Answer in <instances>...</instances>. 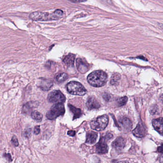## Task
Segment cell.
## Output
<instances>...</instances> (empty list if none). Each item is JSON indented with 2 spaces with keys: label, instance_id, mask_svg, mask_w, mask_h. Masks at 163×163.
I'll return each mask as SVG.
<instances>
[{
  "label": "cell",
  "instance_id": "11",
  "mask_svg": "<svg viewBox=\"0 0 163 163\" xmlns=\"http://www.w3.org/2000/svg\"><path fill=\"white\" fill-rule=\"evenodd\" d=\"M53 85L52 80L47 79H41L39 82V87L44 91H48L51 88Z\"/></svg>",
  "mask_w": 163,
  "mask_h": 163
},
{
  "label": "cell",
  "instance_id": "9",
  "mask_svg": "<svg viewBox=\"0 0 163 163\" xmlns=\"http://www.w3.org/2000/svg\"><path fill=\"white\" fill-rule=\"evenodd\" d=\"M146 128L145 125L139 123L135 129L132 131L134 135L137 137H143L146 135Z\"/></svg>",
  "mask_w": 163,
  "mask_h": 163
},
{
  "label": "cell",
  "instance_id": "3",
  "mask_svg": "<svg viewBox=\"0 0 163 163\" xmlns=\"http://www.w3.org/2000/svg\"><path fill=\"white\" fill-rule=\"evenodd\" d=\"M68 92L75 95L83 96L87 93V90L81 83L77 81H71L67 85Z\"/></svg>",
  "mask_w": 163,
  "mask_h": 163
},
{
  "label": "cell",
  "instance_id": "21",
  "mask_svg": "<svg viewBox=\"0 0 163 163\" xmlns=\"http://www.w3.org/2000/svg\"><path fill=\"white\" fill-rule=\"evenodd\" d=\"M128 101V98L127 97H123L120 98L117 101V104L119 106H123L125 105Z\"/></svg>",
  "mask_w": 163,
  "mask_h": 163
},
{
  "label": "cell",
  "instance_id": "5",
  "mask_svg": "<svg viewBox=\"0 0 163 163\" xmlns=\"http://www.w3.org/2000/svg\"><path fill=\"white\" fill-rule=\"evenodd\" d=\"M65 112V107L63 103H56L47 112L46 116L48 119L53 120L64 115Z\"/></svg>",
  "mask_w": 163,
  "mask_h": 163
},
{
  "label": "cell",
  "instance_id": "26",
  "mask_svg": "<svg viewBox=\"0 0 163 163\" xmlns=\"http://www.w3.org/2000/svg\"><path fill=\"white\" fill-rule=\"evenodd\" d=\"M76 132L74 131H69L68 132V135L70 136H74Z\"/></svg>",
  "mask_w": 163,
  "mask_h": 163
},
{
  "label": "cell",
  "instance_id": "19",
  "mask_svg": "<svg viewBox=\"0 0 163 163\" xmlns=\"http://www.w3.org/2000/svg\"><path fill=\"white\" fill-rule=\"evenodd\" d=\"M31 115L32 118L35 120L37 122H40L43 119V115L40 113L36 111L32 112Z\"/></svg>",
  "mask_w": 163,
  "mask_h": 163
},
{
  "label": "cell",
  "instance_id": "6",
  "mask_svg": "<svg viewBox=\"0 0 163 163\" xmlns=\"http://www.w3.org/2000/svg\"><path fill=\"white\" fill-rule=\"evenodd\" d=\"M113 138V135L111 134H108L102 137L100 141L96 146V152L100 154H104L107 153L108 147L106 142Z\"/></svg>",
  "mask_w": 163,
  "mask_h": 163
},
{
  "label": "cell",
  "instance_id": "4",
  "mask_svg": "<svg viewBox=\"0 0 163 163\" xmlns=\"http://www.w3.org/2000/svg\"><path fill=\"white\" fill-rule=\"evenodd\" d=\"M108 123V116L107 115H102L91 122V127L92 129L97 131H102L105 129Z\"/></svg>",
  "mask_w": 163,
  "mask_h": 163
},
{
  "label": "cell",
  "instance_id": "2",
  "mask_svg": "<svg viewBox=\"0 0 163 163\" xmlns=\"http://www.w3.org/2000/svg\"><path fill=\"white\" fill-rule=\"evenodd\" d=\"M107 75L102 70H96L88 76L87 80L91 85L95 87L103 86L107 81Z\"/></svg>",
  "mask_w": 163,
  "mask_h": 163
},
{
  "label": "cell",
  "instance_id": "23",
  "mask_svg": "<svg viewBox=\"0 0 163 163\" xmlns=\"http://www.w3.org/2000/svg\"><path fill=\"white\" fill-rule=\"evenodd\" d=\"M11 141H12V143L13 144L14 146H18V141L17 137L15 136H14L12 137Z\"/></svg>",
  "mask_w": 163,
  "mask_h": 163
},
{
  "label": "cell",
  "instance_id": "27",
  "mask_svg": "<svg viewBox=\"0 0 163 163\" xmlns=\"http://www.w3.org/2000/svg\"><path fill=\"white\" fill-rule=\"evenodd\" d=\"M31 130L28 129L27 130V131L25 132H24V135H25L26 137H29L30 135V134H31Z\"/></svg>",
  "mask_w": 163,
  "mask_h": 163
},
{
  "label": "cell",
  "instance_id": "18",
  "mask_svg": "<svg viewBox=\"0 0 163 163\" xmlns=\"http://www.w3.org/2000/svg\"><path fill=\"white\" fill-rule=\"evenodd\" d=\"M69 108L70 111L73 113L74 119L78 118L82 115L81 110L80 109L77 108L71 105H69Z\"/></svg>",
  "mask_w": 163,
  "mask_h": 163
},
{
  "label": "cell",
  "instance_id": "22",
  "mask_svg": "<svg viewBox=\"0 0 163 163\" xmlns=\"http://www.w3.org/2000/svg\"><path fill=\"white\" fill-rule=\"evenodd\" d=\"M120 78V75L119 74H115L113 75L112 80H111V83L113 84H114V83H116L118 80H119Z\"/></svg>",
  "mask_w": 163,
  "mask_h": 163
},
{
  "label": "cell",
  "instance_id": "24",
  "mask_svg": "<svg viewBox=\"0 0 163 163\" xmlns=\"http://www.w3.org/2000/svg\"><path fill=\"white\" fill-rule=\"evenodd\" d=\"M40 132V128L39 126H36L34 129V134L38 135Z\"/></svg>",
  "mask_w": 163,
  "mask_h": 163
},
{
  "label": "cell",
  "instance_id": "16",
  "mask_svg": "<svg viewBox=\"0 0 163 163\" xmlns=\"http://www.w3.org/2000/svg\"><path fill=\"white\" fill-rule=\"evenodd\" d=\"M75 56L73 54H70L66 56L63 59L64 63L68 66H73L74 63Z\"/></svg>",
  "mask_w": 163,
  "mask_h": 163
},
{
  "label": "cell",
  "instance_id": "28",
  "mask_svg": "<svg viewBox=\"0 0 163 163\" xmlns=\"http://www.w3.org/2000/svg\"><path fill=\"white\" fill-rule=\"evenodd\" d=\"M158 151L159 152H160L162 153V146H161L160 147H159L158 148Z\"/></svg>",
  "mask_w": 163,
  "mask_h": 163
},
{
  "label": "cell",
  "instance_id": "10",
  "mask_svg": "<svg viewBox=\"0 0 163 163\" xmlns=\"http://www.w3.org/2000/svg\"><path fill=\"white\" fill-rule=\"evenodd\" d=\"M87 107L88 109H98L101 106L100 102H98L95 97H90L88 98L86 103Z\"/></svg>",
  "mask_w": 163,
  "mask_h": 163
},
{
  "label": "cell",
  "instance_id": "15",
  "mask_svg": "<svg viewBox=\"0 0 163 163\" xmlns=\"http://www.w3.org/2000/svg\"><path fill=\"white\" fill-rule=\"evenodd\" d=\"M98 134L96 132H91L87 134L86 141V143L89 144H94L96 142L97 139Z\"/></svg>",
  "mask_w": 163,
  "mask_h": 163
},
{
  "label": "cell",
  "instance_id": "12",
  "mask_svg": "<svg viewBox=\"0 0 163 163\" xmlns=\"http://www.w3.org/2000/svg\"><path fill=\"white\" fill-rule=\"evenodd\" d=\"M153 126L154 127V129L157 131L161 135H163V118L162 117L157 119H154L152 120Z\"/></svg>",
  "mask_w": 163,
  "mask_h": 163
},
{
  "label": "cell",
  "instance_id": "20",
  "mask_svg": "<svg viewBox=\"0 0 163 163\" xmlns=\"http://www.w3.org/2000/svg\"><path fill=\"white\" fill-rule=\"evenodd\" d=\"M68 78V76L65 73L60 74L56 77V80L58 82H62L65 81Z\"/></svg>",
  "mask_w": 163,
  "mask_h": 163
},
{
  "label": "cell",
  "instance_id": "1",
  "mask_svg": "<svg viewBox=\"0 0 163 163\" xmlns=\"http://www.w3.org/2000/svg\"><path fill=\"white\" fill-rule=\"evenodd\" d=\"M63 14L62 10L57 9L52 13L36 12L30 14L29 18L32 20L36 21H46L57 20L61 17Z\"/></svg>",
  "mask_w": 163,
  "mask_h": 163
},
{
  "label": "cell",
  "instance_id": "29",
  "mask_svg": "<svg viewBox=\"0 0 163 163\" xmlns=\"http://www.w3.org/2000/svg\"><path fill=\"white\" fill-rule=\"evenodd\" d=\"M103 1L108 3H112V0H103Z\"/></svg>",
  "mask_w": 163,
  "mask_h": 163
},
{
  "label": "cell",
  "instance_id": "8",
  "mask_svg": "<svg viewBox=\"0 0 163 163\" xmlns=\"http://www.w3.org/2000/svg\"><path fill=\"white\" fill-rule=\"evenodd\" d=\"M119 122L121 130L124 132H128L131 130L132 124L129 119L126 117H123L119 120Z\"/></svg>",
  "mask_w": 163,
  "mask_h": 163
},
{
  "label": "cell",
  "instance_id": "25",
  "mask_svg": "<svg viewBox=\"0 0 163 163\" xmlns=\"http://www.w3.org/2000/svg\"><path fill=\"white\" fill-rule=\"evenodd\" d=\"M69 1L74 3H79V2H86V0H69Z\"/></svg>",
  "mask_w": 163,
  "mask_h": 163
},
{
  "label": "cell",
  "instance_id": "13",
  "mask_svg": "<svg viewBox=\"0 0 163 163\" xmlns=\"http://www.w3.org/2000/svg\"><path fill=\"white\" fill-rule=\"evenodd\" d=\"M76 66L79 71L82 73H84L89 69V67L87 64L81 58H79L77 59Z\"/></svg>",
  "mask_w": 163,
  "mask_h": 163
},
{
  "label": "cell",
  "instance_id": "17",
  "mask_svg": "<svg viewBox=\"0 0 163 163\" xmlns=\"http://www.w3.org/2000/svg\"><path fill=\"white\" fill-rule=\"evenodd\" d=\"M38 103L34 102H29L23 106V111L24 113H29L34 108L37 107Z\"/></svg>",
  "mask_w": 163,
  "mask_h": 163
},
{
  "label": "cell",
  "instance_id": "14",
  "mask_svg": "<svg viewBox=\"0 0 163 163\" xmlns=\"http://www.w3.org/2000/svg\"><path fill=\"white\" fill-rule=\"evenodd\" d=\"M125 143L124 139L121 137L117 138L116 140L113 143V146L114 148L116 150H121L124 147Z\"/></svg>",
  "mask_w": 163,
  "mask_h": 163
},
{
  "label": "cell",
  "instance_id": "7",
  "mask_svg": "<svg viewBox=\"0 0 163 163\" xmlns=\"http://www.w3.org/2000/svg\"><path fill=\"white\" fill-rule=\"evenodd\" d=\"M47 99L51 103H63L66 101V97L60 91H54L49 93Z\"/></svg>",
  "mask_w": 163,
  "mask_h": 163
}]
</instances>
